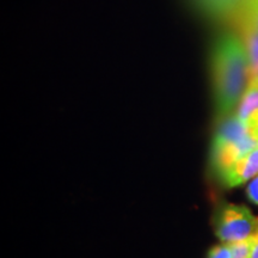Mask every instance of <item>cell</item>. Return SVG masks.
I'll return each instance as SVG.
<instances>
[{
	"label": "cell",
	"mask_w": 258,
	"mask_h": 258,
	"mask_svg": "<svg viewBox=\"0 0 258 258\" xmlns=\"http://www.w3.org/2000/svg\"><path fill=\"white\" fill-rule=\"evenodd\" d=\"M212 80L217 118L233 114L250 83V61L240 36L224 34L212 51Z\"/></svg>",
	"instance_id": "cell-1"
},
{
	"label": "cell",
	"mask_w": 258,
	"mask_h": 258,
	"mask_svg": "<svg viewBox=\"0 0 258 258\" xmlns=\"http://www.w3.org/2000/svg\"><path fill=\"white\" fill-rule=\"evenodd\" d=\"M258 146V139L249 125L233 114L217 118L211 150V165L218 178L235 161Z\"/></svg>",
	"instance_id": "cell-2"
},
{
	"label": "cell",
	"mask_w": 258,
	"mask_h": 258,
	"mask_svg": "<svg viewBox=\"0 0 258 258\" xmlns=\"http://www.w3.org/2000/svg\"><path fill=\"white\" fill-rule=\"evenodd\" d=\"M215 234L222 243L244 240L258 231V218L246 206L225 203L215 213Z\"/></svg>",
	"instance_id": "cell-3"
},
{
	"label": "cell",
	"mask_w": 258,
	"mask_h": 258,
	"mask_svg": "<svg viewBox=\"0 0 258 258\" xmlns=\"http://www.w3.org/2000/svg\"><path fill=\"white\" fill-rule=\"evenodd\" d=\"M258 175V146L253 148L250 153L241 158L232 165L230 169L226 170L219 177L221 183L227 188L239 186L252 179Z\"/></svg>",
	"instance_id": "cell-4"
},
{
	"label": "cell",
	"mask_w": 258,
	"mask_h": 258,
	"mask_svg": "<svg viewBox=\"0 0 258 258\" xmlns=\"http://www.w3.org/2000/svg\"><path fill=\"white\" fill-rule=\"evenodd\" d=\"M240 37L250 61V82H258V29L250 12L243 8L240 14Z\"/></svg>",
	"instance_id": "cell-5"
},
{
	"label": "cell",
	"mask_w": 258,
	"mask_h": 258,
	"mask_svg": "<svg viewBox=\"0 0 258 258\" xmlns=\"http://www.w3.org/2000/svg\"><path fill=\"white\" fill-rule=\"evenodd\" d=\"M235 115L243 122L250 121L258 115V82L249 83V86L235 110Z\"/></svg>",
	"instance_id": "cell-6"
},
{
	"label": "cell",
	"mask_w": 258,
	"mask_h": 258,
	"mask_svg": "<svg viewBox=\"0 0 258 258\" xmlns=\"http://www.w3.org/2000/svg\"><path fill=\"white\" fill-rule=\"evenodd\" d=\"M256 239L257 234L254 233L253 235H251V237L246 238V239L228 244L231 247L232 258H250L251 252H252V249L254 246V243H256Z\"/></svg>",
	"instance_id": "cell-7"
},
{
	"label": "cell",
	"mask_w": 258,
	"mask_h": 258,
	"mask_svg": "<svg viewBox=\"0 0 258 258\" xmlns=\"http://www.w3.org/2000/svg\"><path fill=\"white\" fill-rule=\"evenodd\" d=\"M207 258H232L230 245L226 243L215 245L209 250Z\"/></svg>",
	"instance_id": "cell-8"
},
{
	"label": "cell",
	"mask_w": 258,
	"mask_h": 258,
	"mask_svg": "<svg viewBox=\"0 0 258 258\" xmlns=\"http://www.w3.org/2000/svg\"><path fill=\"white\" fill-rule=\"evenodd\" d=\"M246 195L251 202L258 206V175L253 177L252 180L247 184Z\"/></svg>",
	"instance_id": "cell-9"
},
{
	"label": "cell",
	"mask_w": 258,
	"mask_h": 258,
	"mask_svg": "<svg viewBox=\"0 0 258 258\" xmlns=\"http://www.w3.org/2000/svg\"><path fill=\"white\" fill-rule=\"evenodd\" d=\"M256 234H257V239H256V243H254V246L252 249V252H251L250 258H258V231L256 232Z\"/></svg>",
	"instance_id": "cell-10"
}]
</instances>
